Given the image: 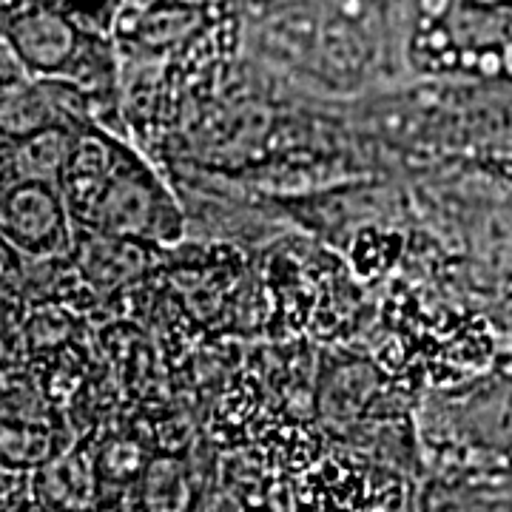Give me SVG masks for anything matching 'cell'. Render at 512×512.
Returning <instances> with one entry per match:
<instances>
[{
  "instance_id": "obj_4",
  "label": "cell",
  "mask_w": 512,
  "mask_h": 512,
  "mask_svg": "<svg viewBox=\"0 0 512 512\" xmlns=\"http://www.w3.org/2000/svg\"><path fill=\"white\" fill-rule=\"evenodd\" d=\"M92 123V97L66 80H26L0 94V146L43 131H83Z\"/></svg>"
},
{
  "instance_id": "obj_12",
  "label": "cell",
  "mask_w": 512,
  "mask_h": 512,
  "mask_svg": "<svg viewBox=\"0 0 512 512\" xmlns=\"http://www.w3.org/2000/svg\"><path fill=\"white\" fill-rule=\"evenodd\" d=\"M478 74L487 77V80H495L504 74V60H501V49H484L478 55Z\"/></svg>"
},
{
  "instance_id": "obj_2",
  "label": "cell",
  "mask_w": 512,
  "mask_h": 512,
  "mask_svg": "<svg viewBox=\"0 0 512 512\" xmlns=\"http://www.w3.org/2000/svg\"><path fill=\"white\" fill-rule=\"evenodd\" d=\"M80 222L103 237L131 242H174L183 231L180 208L151 168L126 146L120 148L111 177Z\"/></svg>"
},
{
  "instance_id": "obj_6",
  "label": "cell",
  "mask_w": 512,
  "mask_h": 512,
  "mask_svg": "<svg viewBox=\"0 0 512 512\" xmlns=\"http://www.w3.org/2000/svg\"><path fill=\"white\" fill-rule=\"evenodd\" d=\"M80 131H43L18 143L0 146V185L3 183H46L57 185L69 163L74 140Z\"/></svg>"
},
{
  "instance_id": "obj_14",
  "label": "cell",
  "mask_w": 512,
  "mask_h": 512,
  "mask_svg": "<svg viewBox=\"0 0 512 512\" xmlns=\"http://www.w3.org/2000/svg\"><path fill=\"white\" fill-rule=\"evenodd\" d=\"M501 60H504V74L507 77H512V40L501 49Z\"/></svg>"
},
{
  "instance_id": "obj_11",
  "label": "cell",
  "mask_w": 512,
  "mask_h": 512,
  "mask_svg": "<svg viewBox=\"0 0 512 512\" xmlns=\"http://www.w3.org/2000/svg\"><path fill=\"white\" fill-rule=\"evenodd\" d=\"M26 80H29V74L23 72V66H20V60L15 57V52H12L9 43L0 37V94L18 89Z\"/></svg>"
},
{
  "instance_id": "obj_9",
  "label": "cell",
  "mask_w": 512,
  "mask_h": 512,
  "mask_svg": "<svg viewBox=\"0 0 512 512\" xmlns=\"http://www.w3.org/2000/svg\"><path fill=\"white\" fill-rule=\"evenodd\" d=\"M60 456L52 447V436L37 427H0V470L18 476L23 470H40Z\"/></svg>"
},
{
  "instance_id": "obj_8",
  "label": "cell",
  "mask_w": 512,
  "mask_h": 512,
  "mask_svg": "<svg viewBox=\"0 0 512 512\" xmlns=\"http://www.w3.org/2000/svg\"><path fill=\"white\" fill-rule=\"evenodd\" d=\"M191 481L177 458H154L143 473V512H188Z\"/></svg>"
},
{
  "instance_id": "obj_5",
  "label": "cell",
  "mask_w": 512,
  "mask_h": 512,
  "mask_svg": "<svg viewBox=\"0 0 512 512\" xmlns=\"http://www.w3.org/2000/svg\"><path fill=\"white\" fill-rule=\"evenodd\" d=\"M35 507L46 512H97L103 507V476L97 458L83 450L60 453L35 470Z\"/></svg>"
},
{
  "instance_id": "obj_7",
  "label": "cell",
  "mask_w": 512,
  "mask_h": 512,
  "mask_svg": "<svg viewBox=\"0 0 512 512\" xmlns=\"http://www.w3.org/2000/svg\"><path fill=\"white\" fill-rule=\"evenodd\" d=\"M453 37V46L458 49H501L510 43L507 35L512 29V6L493 9V6H450V15L441 20Z\"/></svg>"
},
{
  "instance_id": "obj_13",
  "label": "cell",
  "mask_w": 512,
  "mask_h": 512,
  "mask_svg": "<svg viewBox=\"0 0 512 512\" xmlns=\"http://www.w3.org/2000/svg\"><path fill=\"white\" fill-rule=\"evenodd\" d=\"M15 484H18V476L0 470V501H12L15 498Z\"/></svg>"
},
{
  "instance_id": "obj_1",
  "label": "cell",
  "mask_w": 512,
  "mask_h": 512,
  "mask_svg": "<svg viewBox=\"0 0 512 512\" xmlns=\"http://www.w3.org/2000/svg\"><path fill=\"white\" fill-rule=\"evenodd\" d=\"M0 37L20 60L29 80H66L94 100L109 83V43L86 35L63 6L0 3Z\"/></svg>"
},
{
  "instance_id": "obj_10",
  "label": "cell",
  "mask_w": 512,
  "mask_h": 512,
  "mask_svg": "<svg viewBox=\"0 0 512 512\" xmlns=\"http://www.w3.org/2000/svg\"><path fill=\"white\" fill-rule=\"evenodd\" d=\"M200 20L202 15L197 6H177V3L154 6V3H148L134 40H140L148 49H168V46L180 43L191 29H197Z\"/></svg>"
},
{
  "instance_id": "obj_3",
  "label": "cell",
  "mask_w": 512,
  "mask_h": 512,
  "mask_svg": "<svg viewBox=\"0 0 512 512\" xmlns=\"http://www.w3.org/2000/svg\"><path fill=\"white\" fill-rule=\"evenodd\" d=\"M0 239L29 259H55L69 251L72 217L57 185H0Z\"/></svg>"
},
{
  "instance_id": "obj_15",
  "label": "cell",
  "mask_w": 512,
  "mask_h": 512,
  "mask_svg": "<svg viewBox=\"0 0 512 512\" xmlns=\"http://www.w3.org/2000/svg\"><path fill=\"white\" fill-rule=\"evenodd\" d=\"M18 512H46V510H40V507H35V504H32V507H20Z\"/></svg>"
}]
</instances>
